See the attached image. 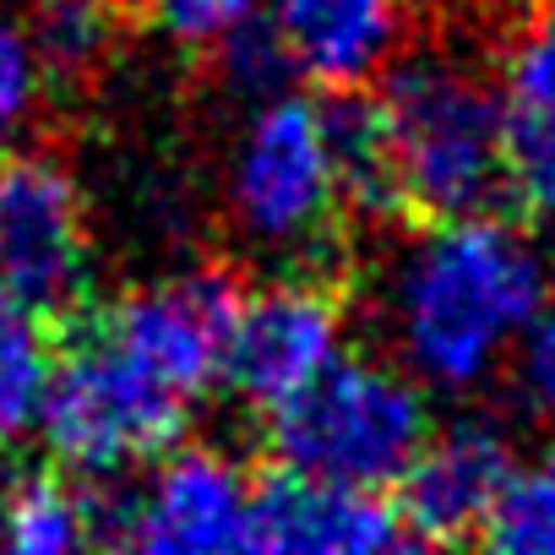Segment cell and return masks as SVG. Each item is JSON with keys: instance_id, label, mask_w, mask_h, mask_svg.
Returning a JSON list of instances; mask_svg holds the SVG:
<instances>
[{"instance_id": "22", "label": "cell", "mask_w": 555, "mask_h": 555, "mask_svg": "<svg viewBox=\"0 0 555 555\" xmlns=\"http://www.w3.org/2000/svg\"><path fill=\"white\" fill-rule=\"evenodd\" d=\"M512 371H517L522 403H528L544 425H555V278H550V289H544V300H539L528 333H522L517 349H512Z\"/></svg>"}, {"instance_id": "2", "label": "cell", "mask_w": 555, "mask_h": 555, "mask_svg": "<svg viewBox=\"0 0 555 555\" xmlns=\"http://www.w3.org/2000/svg\"><path fill=\"white\" fill-rule=\"evenodd\" d=\"M376 120L387 137L398 212L463 218L506 191V93L463 55H398L382 72Z\"/></svg>"}, {"instance_id": "6", "label": "cell", "mask_w": 555, "mask_h": 555, "mask_svg": "<svg viewBox=\"0 0 555 555\" xmlns=\"http://www.w3.org/2000/svg\"><path fill=\"white\" fill-rule=\"evenodd\" d=\"M88 207L50 153L0 158V311L72 317L88 289Z\"/></svg>"}, {"instance_id": "15", "label": "cell", "mask_w": 555, "mask_h": 555, "mask_svg": "<svg viewBox=\"0 0 555 555\" xmlns=\"http://www.w3.org/2000/svg\"><path fill=\"white\" fill-rule=\"evenodd\" d=\"M93 539V495L66 485V474H34L7 490L0 506V544L23 555H61Z\"/></svg>"}, {"instance_id": "7", "label": "cell", "mask_w": 555, "mask_h": 555, "mask_svg": "<svg viewBox=\"0 0 555 555\" xmlns=\"http://www.w3.org/2000/svg\"><path fill=\"white\" fill-rule=\"evenodd\" d=\"M250 501L256 485L234 457L175 441L153 457V474L126 501L93 495V539L137 544L153 555L250 550Z\"/></svg>"}, {"instance_id": "12", "label": "cell", "mask_w": 555, "mask_h": 555, "mask_svg": "<svg viewBox=\"0 0 555 555\" xmlns=\"http://www.w3.org/2000/svg\"><path fill=\"white\" fill-rule=\"evenodd\" d=\"M261 17L284 39L295 77L327 93L376 82L409 39V0H261Z\"/></svg>"}, {"instance_id": "16", "label": "cell", "mask_w": 555, "mask_h": 555, "mask_svg": "<svg viewBox=\"0 0 555 555\" xmlns=\"http://www.w3.org/2000/svg\"><path fill=\"white\" fill-rule=\"evenodd\" d=\"M479 539L501 555H555V441L517 452Z\"/></svg>"}, {"instance_id": "21", "label": "cell", "mask_w": 555, "mask_h": 555, "mask_svg": "<svg viewBox=\"0 0 555 555\" xmlns=\"http://www.w3.org/2000/svg\"><path fill=\"white\" fill-rule=\"evenodd\" d=\"M39 93H44V66H39L23 23H12L0 12V147L34 120Z\"/></svg>"}, {"instance_id": "20", "label": "cell", "mask_w": 555, "mask_h": 555, "mask_svg": "<svg viewBox=\"0 0 555 555\" xmlns=\"http://www.w3.org/2000/svg\"><path fill=\"white\" fill-rule=\"evenodd\" d=\"M501 93H506V109L555 115V0H539V7L517 23Z\"/></svg>"}, {"instance_id": "10", "label": "cell", "mask_w": 555, "mask_h": 555, "mask_svg": "<svg viewBox=\"0 0 555 555\" xmlns=\"http://www.w3.org/2000/svg\"><path fill=\"white\" fill-rule=\"evenodd\" d=\"M517 463L512 436L495 420H452V425H430V436L420 441V452L409 457V468L398 474V517L409 544H457L474 539L506 485Z\"/></svg>"}, {"instance_id": "11", "label": "cell", "mask_w": 555, "mask_h": 555, "mask_svg": "<svg viewBox=\"0 0 555 555\" xmlns=\"http://www.w3.org/2000/svg\"><path fill=\"white\" fill-rule=\"evenodd\" d=\"M409 544L403 517L382 490L333 485L317 474L278 468L250 501V550L272 555H376Z\"/></svg>"}, {"instance_id": "1", "label": "cell", "mask_w": 555, "mask_h": 555, "mask_svg": "<svg viewBox=\"0 0 555 555\" xmlns=\"http://www.w3.org/2000/svg\"><path fill=\"white\" fill-rule=\"evenodd\" d=\"M550 256L501 212L430 218L387 278L398 365L430 392H474L512 365L544 289Z\"/></svg>"}, {"instance_id": "5", "label": "cell", "mask_w": 555, "mask_h": 555, "mask_svg": "<svg viewBox=\"0 0 555 555\" xmlns=\"http://www.w3.org/2000/svg\"><path fill=\"white\" fill-rule=\"evenodd\" d=\"M229 212L261 250H322L333 240L349 207L322 104L300 99L295 88L250 104V120L229 153Z\"/></svg>"}, {"instance_id": "14", "label": "cell", "mask_w": 555, "mask_h": 555, "mask_svg": "<svg viewBox=\"0 0 555 555\" xmlns=\"http://www.w3.org/2000/svg\"><path fill=\"white\" fill-rule=\"evenodd\" d=\"M23 34L44 77H93L120 39V0H28Z\"/></svg>"}, {"instance_id": "23", "label": "cell", "mask_w": 555, "mask_h": 555, "mask_svg": "<svg viewBox=\"0 0 555 555\" xmlns=\"http://www.w3.org/2000/svg\"><path fill=\"white\" fill-rule=\"evenodd\" d=\"M142 12H147V23L164 39L207 50L218 34H229L234 23L256 17L261 0H142Z\"/></svg>"}, {"instance_id": "18", "label": "cell", "mask_w": 555, "mask_h": 555, "mask_svg": "<svg viewBox=\"0 0 555 555\" xmlns=\"http://www.w3.org/2000/svg\"><path fill=\"white\" fill-rule=\"evenodd\" d=\"M207 50H212V72H218L223 93H234L240 104H267L278 93H289V82H295V61L261 12L234 23L229 34H218Z\"/></svg>"}, {"instance_id": "8", "label": "cell", "mask_w": 555, "mask_h": 555, "mask_svg": "<svg viewBox=\"0 0 555 555\" xmlns=\"http://www.w3.org/2000/svg\"><path fill=\"white\" fill-rule=\"evenodd\" d=\"M344 354V300L322 278H272L261 289H240L218 382L272 414L300 387H311Z\"/></svg>"}, {"instance_id": "3", "label": "cell", "mask_w": 555, "mask_h": 555, "mask_svg": "<svg viewBox=\"0 0 555 555\" xmlns=\"http://www.w3.org/2000/svg\"><path fill=\"white\" fill-rule=\"evenodd\" d=\"M278 468L354 490H392L430 436V387L403 365L338 354L311 387L267 414Z\"/></svg>"}, {"instance_id": "9", "label": "cell", "mask_w": 555, "mask_h": 555, "mask_svg": "<svg viewBox=\"0 0 555 555\" xmlns=\"http://www.w3.org/2000/svg\"><path fill=\"white\" fill-rule=\"evenodd\" d=\"M234 306H240L234 278L218 267H196V272H175L147 289L120 295L115 306L99 311V322L131 354H142L164 382H175L185 398H202L218 382Z\"/></svg>"}, {"instance_id": "19", "label": "cell", "mask_w": 555, "mask_h": 555, "mask_svg": "<svg viewBox=\"0 0 555 555\" xmlns=\"http://www.w3.org/2000/svg\"><path fill=\"white\" fill-rule=\"evenodd\" d=\"M506 191L555 223V115L506 109Z\"/></svg>"}, {"instance_id": "13", "label": "cell", "mask_w": 555, "mask_h": 555, "mask_svg": "<svg viewBox=\"0 0 555 555\" xmlns=\"http://www.w3.org/2000/svg\"><path fill=\"white\" fill-rule=\"evenodd\" d=\"M322 126H327L333 169H338V185H344V207L365 212V218H392L398 191H392V164H387L376 99H360V88L333 93L322 104Z\"/></svg>"}, {"instance_id": "4", "label": "cell", "mask_w": 555, "mask_h": 555, "mask_svg": "<svg viewBox=\"0 0 555 555\" xmlns=\"http://www.w3.org/2000/svg\"><path fill=\"white\" fill-rule=\"evenodd\" d=\"M196 398L164 382L142 354H131L99 317H88L66 349H55L39 436L66 474H120L153 463L185 436Z\"/></svg>"}, {"instance_id": "24", "label": "cell", "mask_w": 555, "mask_h": 555, "mask_svg": "<svg viewBox=\"0 0 555 555\" xmlns=\"http://www.w3.org/2000/svg\"><path fill=\"white\" fill-rule=\"evenodd\" d=\"M7 490H12V479H7V463H0V506H7Z\"/></svg>"}, {"instance_id": "17", "label": "cell", "mask_w": 555, "mask_h": 555, "mask_svg": "<svg viewBox=\"0 0 555 555\" xmlns=\"http://www.w3.org/2000/svg\"><path fill=\"white\" fill-rule=\"evenodd\" d=\"M50 371H55L50 327L23 311H0V447L39 430Z\"/></svg>"}]
</instances>
